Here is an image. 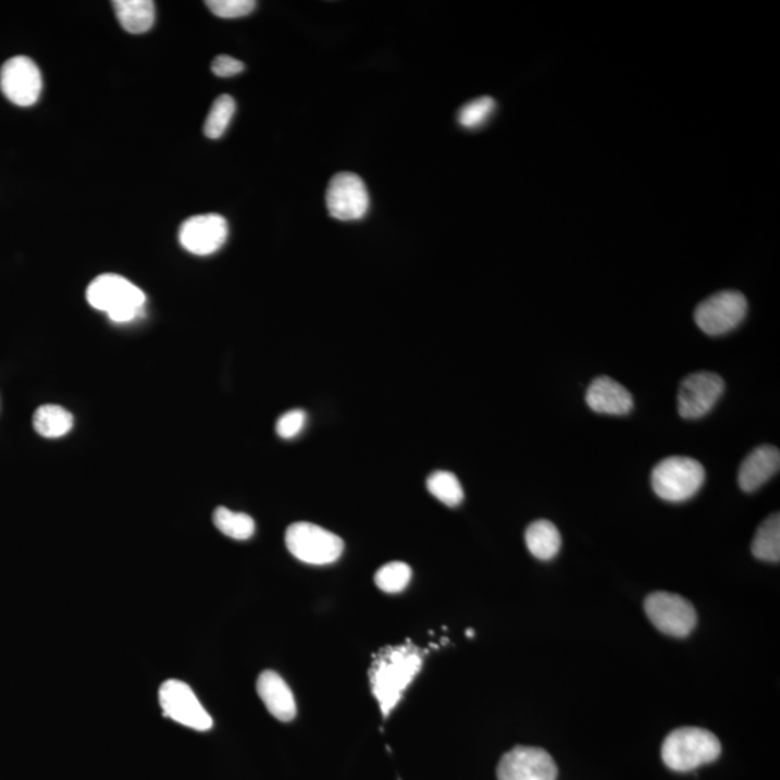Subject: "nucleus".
I'll return each instance as SVG.
<instances>
[{
    "instance_id": "nucleus-26",
    "label": "nucleus",
    "mask_w": 780,
    "mask_h": 780,
    "mask_svg": "<svg viewBox=\"0 0 780 780\" xmlns=\"http://www.w3.org/2000/svg\"><path fill=\"white\" fill-rule=\"evenodd\" d=\"M206 4L215 16L233 20L250 15L258 3L253 0H209Z\"/></svg>"
},
{
    "instance_id": "nucleus-7",
    "label": "nucleus",
    "mask_w": 780,
    "mask_h": 780,
    "mask_svg": "<svg viewBox=\"0 0 780 780\" xmlns=\"http://www.w3.org/2000/svg\"><path fill=\"white\" fill-rule=\"evenodd\" d=\"M646 616L655 628L672 637L689 636L696 626V611L686 598L658 592L645 602Z\"/></svg>"
},
{
    "instance_id": "nucleus-11",
    "label": "nucleus",
    "mask_w": 780,
    "mask_h": 780,
    "mask_svg": "<svg viewBox=\"0 0 780 780\" xmlns=\"http://www.w3.org/2000/svg\"><path fill=\"white\" fill-rule=\"evenodd\" d=\"M558 768L549 753L540 747L518 746L497 766V780H557Z\"/></svg>"
},
{
    "instance_id": "nucleus-14",
    "label": "nucleus",
    "mask_w": 780,
    "mask_h": 780,
    "mask_svg": "<svg viewBox=\"0 0 780 780\" xmlns=\"http://www.w3.org/2000/svg\"><path fill=\"white\" fill-rule=\"evenodd\" d=\"M585 400L594 412L617 417L628 416L634 405L632 394L608 376L594 379L585 394Z\"/></svg>"
},
{
    "instance_id": "nucleus-5",
    "label": "nucleus",
    "mask_w": 780,
    "mask_h": 780,
    "mask_svg": "<svg viewBox=\"0 0 780 780\" xmlns=\"http://www.w3.org/2000/svg\"><path fill=\"white\" fill-rule=\"evenodd\" d=\"M285 542L295 558L311 566L336 562L345 549V542L336 533L308 522L290 524L286 529Z\"/></svg>"
},
{
    "instance_id": "nucleus-23",
    "label": "nucleus",
    "mask_w": 780,
    "mask_h": 780,
    "mask_svg": "<svg viewBox=\"0 0 780 780\" xmlns=\"http://www.w3.org/2000/svg\"><path fill=\"white\" fill-rule=\"evenodd\" d=\"M236 112V101L232 96L223 95L214 100L209 116L206 119L205 134L207 138H222L224 132L231 125Z\"/></svg>"
},
{
    "instance_id": "nucleus-25",
    "label": "nucleus",
    "mask_w": 780,
    "mask_h": 780,
    "mask_svg": "<svg viewBox=\"0 0 780 780\" xmlns=\"http://www.w3.org/2000/svg\"><path fill=\"white\" fill-rule=\"evenodd\" d=\"M496 109V101L492 97H479L462 106L458 112V122L466 129H478L491 119Z\"/></svg>"
},
{
    "instance_id": "nucleus-27",
    "label": "nucleus",
    "mask_w": 780,
    "mask_h": 780,
    "mask_svg": "<svg viewBox=\"0 0 780 780\" xmlns=\"http://www.w3.org/2000/svg\"><path fill=\"white\" fill-rule=\"evenodd\" d=\"M307 416L306 412L294 409L284 413L276 422V433L284 439L294 438L304 430L306 426Z\"/></svg>"
},
{
    "instance_id": "nucleus-8",
    "label": "nucleus",
    "mask_w": 780,
    "mask_h": 780,
    "mask_svg": "<svg viewBox=\"0 0 780 780\" xmlns=\"http://www.w3.org/2000/svg\"><path fill=\"white\" fill-rule=\"evenodd\" d=\"M160 704L165 717L188 729L209 731L213 727V718L183 681H165L160 689Z\"/></svg>"
},
{
    "instance_id": "nucleus-10",
    "label": "nucleus",
    "mask_w": 780,
    "mask_h": 780,
    "mask_svg": "<svg viewBox=\"0 0 780 780\" xmlns=\"http://www.w3.org/2000/svg\"><path fill=\"white\" fill-rule=\"evenodd\" d=\"M327 209L332 218L342 222L363 219L368 214L370 198L364 181L359 175H334L327 188Z\"/></svg>"
},
{
    "instance_id": "nucleus-16",
    "label": "nucleus",
    "mask_w": 780,
    "mask_h": 780,
    "mask_svg": "<svg viewBox=\"0 0 780 780\" xmlns=\"http://www.w3.org/2000/svg\"><path fill=\"white\" fill-rule=\"evenodd\" d=\"M257 690L264 707L276 720L289 722L297 716V703H295L293 691L284 678L277 676L276 672L260 673Z\"/></svg>"
},
{
    "instance_id": "nucleus-1",
    "label": "nucleus",
    "mask_w": 780,
    "mask_h": 780,
    "mask_svg": "<svg viewBox=\"0 0 780 780\" xmlns=\"http://www.w3.org/2000/svg\"><path fill=\"white\" fill-rule=\"evenodd\" d=\"M421 667L422 654L413 645L387 647L374 658L370 669V684L383 716H387L398 705Z\"/></svg>"
},
{
    "instance_id": "nucleus-18",
    "label": "nucleus",
    "mask_w": 780,
    "mask_h": 780,
    "mask_svg": "<svg viewBox=\"0 0 780 780\" xmlns=\"http://www.w3.org/2000/svg\"><path fill=\"white\" fill-rule=\"evenodd\" d=\"M113 8L127 33L144 34L156 24V3L152 0H114Z\"/></svg>"
},
{
    "instance_id": "nucleus-21",
    "label": "nucleus",
    "mask_w": 780,
    "mask_h": 780,
    "mask_svg": "<svg viewBox=\"0 0 780 780\" xmlns=\"http://www.w3.org/2000/svg\"><path fill=\"white\" fill-rule=\"evenodd\" d=\"M213 522L223 535L236 541L250 540L257 529L255 520L249 515L233 512L227 508L215 509Z\"/></svg>"
},
{
    "instance_id": "nucleus-19",
    "label": "nucleus",
    "mask_w": 780,
    "mask_h": 780,
    "mask_svg": "<svg viewBox=\"0 0 780 780\" xmlns=\"http://www.w3.org/2000/svg\"><path fill=\"white\" fill-rule=\"evenodd\" d=\"M72 413L59 405H44L34 416V429L46 438H60L73 430Z\"/></svg>"
},
{
    "instance_id": "nucleus-17",
    "label": "nucleus",
    "mask_w": 780,
    "mask_h": 780,
    "mask_svg": "<svg viewBox=\"0 0 780 780\" xmlns=\"http://www.w3.org/2000/svg\"><path fill=\"white\" fill-rule=\"evenodd\" d=\"M524 542H527L529 553L541 561H550L557 557L562 544L557 527L544 519L529 524L527 533H524Z\"/></svg>"
},
{
    "instance_id": "nucleus-3",
    "label": "nucleus",
    "mask_w": 780,
    "mask_h": 780,
    "mask_svg": "<svg viewBox=\"0 0 780 780\" xmlns=\"http://www.w3.org/2000/svg\"><path fill=\"white\" fill-rule=\"evenodd\" d=\"M660 755L669 769L691 772L716 762L721 755V743L716 735L699 727H681L665 739Z\"/></svg>"
},
{
    "instance_id": "nucleus-12",
    "label": "nucleus",
    "mask_w": 780,
    "mask_h": 780,
    "mask_svg": "<svg viewBox=\"0 0 780 780\" xmlns=\"http://www.w3.org/2000/svg\"><path fill=\"white\" fill-rule=\"evenodd\" d=\"M725 387V381L716 373L690 374L681 383L678 412L685 420H698L707 416L721 398Z\"/></svg>"
},
{
    "instance_id": "nucleus-29",
    "label": "nucleus",
    "mask_w": 780,
    "mask_h": 780,
    "mask_svg": "<svg viewBox=\"0 0 780 780\" xmlns=\"http://www.w3.org/2000/svg\"><path fill=\"white\" fill-rule=\"evenodd\" d=\"M467 636L473 637L474 636L473 630H467Z\"/></svg>"
},
{
    "instance_id": "nucleus-4",
    "label": "nucleus",
    "mask_w": 780,
    "mask_h": 780,
    "mask_svg": "<svg viewBox=\"0 0 780 780\" xmlns=\"http://www.w3.org/2000/svg\"><path fill=\"white\" fill-rule=\"evenodd\" d=\"M652 488L660 499L680 504L694 497L705 482V470L690 457H668L652 471Z\"/></svg>"
},
{
    "instance_id": "nucleus-6",
    "label": "nucleus",
    "mask_w": 780,
    "mask_h": 780,
    "mask_svg": "<svg viewBox=\"0 0 780 780\" xmlns=\"http://www.w3.org/2000/svg\"><path fill=\"white\" fill-rule=\"evenodd\" d=\"M747 299L738 290H722L696 307L694 319L707 336H722L738 329L747 314Z\"/></svg>"
},
{
    "instance_id": "nucleus-13",
    "label": "nucleus",
    "mask_w": 780,
    "mask_h": 780,
    "mask_svg": "<svg viewBox=\"0 0 780 780\" xmlns=\"http://www.w3.org/2000/svg\"><path fill=\"white\" fill-rule=\"evenodd\" d=\"M178 236L181 246L189 253L209 257L226 244L228 224L220 214L194 215L181 224Z\"/></svg>"
},
{
    "instance_id": "nucleus-9",
    "label": "nucleus",
    "mask_w": 780,
    "mask_h": 780,
    "mask_svg": "<svg viewBox=\"0 0 780 780\" xmlns=\"http://www.w3.org/2000/svg\"><path fill=\"white\" fill-rule=\"evenodd\" d=\"M0 90L13 104L21 108L34 106L42 91V76L38 65L24 55L8 60L0 70Z\"/></svg>"
},
{
    "instance_id": "nucleus-22",
    "label": "nucleus",
    "mask_w": 780,
    "mask_h": 780,
    "mask_svg": "<svg viewBox=\"0 0 780 780\" xmlns=\"http://www.w3.org/2000/svg\"><path fill=\"white\" fill-rule=\"evenodd\" d=\"M426 487H429V492L435 499L449 506V508H456L465 500V491H462L460 480L449 471H435L426 480Z\"/></svg>"
},
{
    "instance_id": "nucleus-2",
    "label": "nucleus",
    "mask_w": 780,
    "mask_h": 780,
    "mask_svg": "<svg viewBox=\"0 0 780 780\" xmlns=\"http://www.w3.org/2000/svg\"><path fill=\"white\" fill-rule=\"evenodd\" d=\"M87 301L108 314L113 323L125 324L138 319L147 304V295L126 277L104 273L88 285Z\"/></svg>"
},
{
    "instance_id": "nucleus-15",
    "label": "nucleus",
    "mask_w": 780,
    "mask_h": 780,
    "mask_svg": "<svg viewBox=\"0 0 780 780\" xmlns=\"http://www.w3.org/2000/svg\"><path fill=\"white\" fill-rule=\"evenodd\" d=\"M780 453L773 445H760L753 449L740 466L739 486L743 492L753 493L778 474Z\"/></svg>"
},
{
    "instance_id": "nucleus-20",
    "label": "nucleus",
    "mask_w": 780,
    "mask_h": 780,
    "mask_svg": "<svg viewBox=\"0 0 780 780\" xmlns=\"http://www.w3.org/2000/svg\"><path fill=\"white\" fill-rule=\"evenodd\" d=\"M752 553L757 559L779 562L780 559V518L779 513L770 515L757 529L752 544Z\"/></svg>"
},
{
    "instance_id": "nucleus-28",
    "label": "nucleus",
    "mask_w": 780,
    "mask_h": 780,
    "mask_svg": "<svg viewBox=\"0 0 780 780\" xmlns=\"http://www.w3.org/2000/svg\"><path fill=\"white\" fill-rule=\"evenodd\" d=\"M245 70L242 61L233 59L231 55H219L211 64V72L219 77H232L240 74Z\"/></svg>"
},
{
    "instance_id": "nucleus-24",
    "label": "nucleus",
    "mask_w": 780,
    "mask_h": 780,
    "mask_svg": "<svg viewBox=\"0 0 780 780\" xmlns=\"http://www.w3.org/2000/svg\"><path fill=\"white\" fill-rule=\"evenodd\" d=\"M412 579V570L405 562H389L383 566L374 577V583L382 592L396 594L404 592Z\"/></svg>"
}]
</instances>
